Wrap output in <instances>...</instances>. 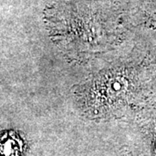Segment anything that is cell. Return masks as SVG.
<instances>
[{
    "instance_id": "cell-1",
    "label": "cell",
    "mask_w": 156,
    "mask_h": 156,
    "mask_svg": "<svg viewBox=\"0 0 156 156\" xmlns=\"http://www.w3.org/2000/svg\"><path fill=\"white\" fill-rule=\"evenodd\" d=\"M23 142L14 132L0 134V156H21Z\"/></svg>"
}]
</instances>
